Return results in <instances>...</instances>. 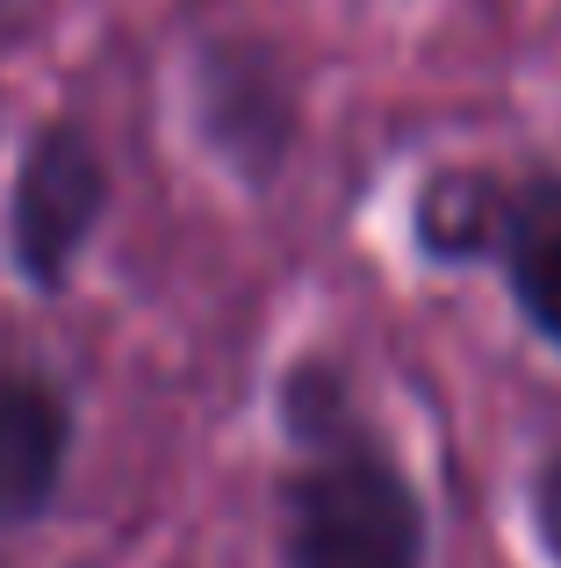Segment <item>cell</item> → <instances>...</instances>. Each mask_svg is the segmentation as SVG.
Instances as JSON below:
<instances>
[{
	"instance_id": "obj_1",
	"label": "cell",
	"mask_w": 561,
	"mask_h": 568,
	"mask_svg": "<svg viewBox=\"0 0 561 568\" xmlns=\"http://www.w3.org/2000/svg\"><path fill=\"white\" fill-rule=\"evenodd\" d=\"M288 568H425V504L410 475L360 432H332L280 483Z\"/></svg>"
},
{
	"instance_id": "obj_2",
	"label": "cell",
	"mask_w": 561,
	"mask_h": 568,
	"mask_svg": "<svg viewBox=\"0 0 561 568\" xmlns=\"http://www.w3.org/2000/svg\"><path fill=\"white\" fill-rule=\"evenodd\" d=\"M101 209H109V166L86 144V130L51 123L37 144L22 152V173H14L8 194V260L29 288L58 295L80 266L86 237H94Z\"/></svg>"
},
{
	"instance_id": "obj_3",
	"label": "cell",
	"mask_w": 561,
	"mask_h": 568,
	"mask_svg": "<svg viewBox=\"0 0 561 568\" xmlns=\"http://www.w3.org/2000/svg\"><path fill=\"white\" fill-rule=\"evenodd\" d=\"M72 454V410L51 382H0V526H29L51 511Z\"/></svg>"
},
{
	"instance_id": "obj_4",
	"label": "cell",
	"mask_w": 561,
	"mask_h": 568,
	"mask_svg": "<svg viewBox=\"0 0 561 568\" xmlns=\"http://www.w3.org/2000/svg\"><path fill=\"white\" fill-rule=\"evenodd\" d=\"M504 266L519 288V310L561 346V181H540L533 194L511 202Z\"/></svg>"
},
{
	"instance_id": "obj_5",
	"label": "cell",
	"mask_w": 561,
	"mask_h": 568,
	"mask_svg": "<svg viewBox=\"0 0 561 568\" xmlns=\"http://www.w3.org/2000/svg\"><path fill=\"white\" fill-rule=\"evenodd\" d=\"M504 231H511V202L482 173H439L418 194V245L432 260H476L490 245L504 252Z\"/></svg>"
},
{
	"instance_id": "obj_6",
	"label": "cell",
	"mask_w": 561,
	"mask_h": 568,
	"mask_svg": "<svg viewBox=\"0 0 561 568\" xmlns=\"http://www.w3.org/2000/svg\"><path fill=\"white\" fill-rule=\"evenodd\" d=\"M533 526H540V540H548V555L561 561V460H548L540 483H533Z\"/></svg>"
}]
</instances>
